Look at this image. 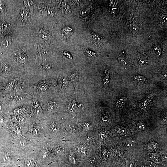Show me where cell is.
<instances>
[{
	"label": "cell",
	"instance_id": "15",
	"mask_svg": "<svg viewBox=\"0 0 167 167\" xmlns=\"http://www.w3.org/2000/svg\"><path fill=\"white\" fill-rule=\"evenodd\" d=\"M90 12L89 9H87L84 10L82 12V16L83 17H86L88 15Z\"/></svg>",
	"mask_w": 167,
	"mask_h": 167
},
{
	"label": "cell",
	"instance_id": "3",
	"mask_svg": "<svg viewBox=\"0 0 167 167\" xmlns=\"http://www.w3.org/2000/svg\"><path fill=\"white\" fill-rule=\"evenodd\" d=\"M72 31V28H70L69 26L66 27L62 30V34L66 38H69Z\"/></svg>",
	"mask_w": 167,
	"mask_h": 167
},
{
	"label": "cell",
	"instance_id": "23",
	"mask_svg": "<svg viewBox=\"0 0 167 167\" xmlns=\"http://www.w3.org/2000/svg\"><path fill=\"white\" fill-rule=\"evenodd\" d=\"M110 3L111 6L114 7H116V5H117V3H116V1L113 0L110 1Z\"/></svg>",
	"mask_w": 167,
	"mask_h": 167
},
{
	"label": "cell",
	"instance_id": "1",
	"mask_svg": "<svg viewBox=\"0 0 167 167\" xmlns=\"http://www.w3.org/2000/svg\"><path fill=\"white\" fill-rule=\"evenodd\" d=\"M104 76L103 80V85L104 87L107 88L109 85L110 81V75L108 69H107L106 70Z\"/></svg>",
	"mask_w": 167,
	"mask_h": 167
},
{
	"label": "cell",
	"instance_id": "5",
	"mask_svg": "<svg viewBox=\"0 0 167 167\" xmlns=\"http://www.w3.org/2000/svg\"><path fill=\"white\" fill-rule=\"evenodd\" d=\"M151 104L150 100L148 99H146L142 102V108L143 110L145 111H147L150 109L151 106Z\"/></svg>",
	"mask_w": 167,
	"mask_h": 167
},
{
	"label": "cell",
	"instance_id": "7",
	"mask_svg": "<svg viewBox=\"0 0 167 167\" xmlns=\"http://www.w3.org/2000/svg\"><path fill=\"white\" fill-rule=\"evenodd\" d=\"M127 98L125 97L121 98L119 100H118L116 102V104L118 108H121L125 104L127 100Z\"/></svg>",
	"mask_w": 167,
	"mask_h": 167
},
{
	"label": "cell",
	"instance_id": "8",
	"mask_svg": "<svg viewBox=\"0 0 167 167\" xmlns=\"http://www.w3.org/2000/svg\"><path fill=\"white\" fill-rule=\"evenodd\" d=\"M146 79V77L142 76L136 75L134 77V80L137 81H144Z\"/></svg>",
	"mask_w": 167,
	"mask_h": 167
},
{
	"label": "cell",
	"instance_id": "4",
	"mask_svg": "<svg viewBox=\"0 0 167 167\" xmlns=\"http://www.w3.org/2000/svg\"><path fill=\"white\" fill-rule=\"evenodd\" d=\"M130 29L132 33L136 34L138 33L139 29V25L137 21H134L131 23Z\"/></svg>",
	"mask_w": 167,
	"mask_h": 167
},
{
	"label": "cell",
	"instance_id": "17",
	"mask_svg": "<svg viewBox=\"0 0 167 167\" xmlns=\"http://www.w3.org/2000/svg\"><path fill=\"white\" fill-rule=\"evenodd\" d=\"M167 16L166 15H163L162 16L161 18V20L163 24H164L165 25L167 24Z\"/></svg>",
	"mask_w": 167,
	"mask_h": 167
},
{
	"label": "cell",
	"instance_id": "21",
	"mask_svg": "<svg viewBox=\"0 0 167 167\" xmlns=\"http://www.w3.org/2000/svg\"><path fill=\"white\" fill-rule=\"evenodd\" d=\"M86 52L87 53V54H88V55L90 56L91 57H94L95 56V53L89 50H86Z\"/></svg>",
	"mask_w": 167,
	"mask_h": 167
},
{
	"label": "cell",
	"instance_id": "16",
	"mask_svg": "<svg viewBox=\"0 0 167 167\" xmlns=\"http://www.w3.org/2000/svg\"><path fill=\"white\" fill-rule=\"evenodd\" d=\"M48 88V86L46 85L45 84H42L39 87V90L41 91H43L46 90Z\"/></svg>",
	"mask_w": 167,
	"mask_h": 167
},
{
	"label": "cell",
	"instance_id": "10",
	"mask_svg": "<svg viewBox=\"0 0 167 167\" xmlns=\"http://www.w3.org/2000/svg\"><path fill=\"white\" fill-rule=\"evenodd\" d=\"M26 111L25 108H17L14 110V113L16 115H19L22 114Z\"/></svg>",
	"mask_w": 167,
	"mask_h": 167
},
{
	"label": "cell",
	"instance_id": "26",
	"mask_svg": "<svg viewBox=\"0 0 167 167\" xmlns=\"http://www.w3.org/2000/svg\"><path fill=\"white\" fill-rule=\"evenodd\" d=\"M163 160H165V161L166 160H167V156H166V155H164V156H163Z\"/></svg>",
	"mask_w": 167,
	"mask_h": 167
},
{
	"label": "cell",
	"instance_id": "9",
	"mask_svg": "<svg viewBox=\"0 0 167 167\" xmlns=\"http://www.w3.org/2000/svg\"><path fill=\"white\" fill-rule=\"evenodd\" d=\"M34 112L37 115H41L42 113V109L39 106H35L34 107Z\"/></svg>",
	"mask_w": 167,
	"mask_h": 167
},
{
	"label": "cell",
	"instance_id": "2",
	"mask_svg": "<svg viewBox=\"0 0 167 167\" xmlns=\"http://www.w3.org/2000/svg\"><path fill=\"white\" fill-rule=\"evenodd\" d=\"M93 39L97 46H100L103 42V39L102 37L97 34H94L93 36Z\"/></svg>",
	"mask_w": 167,
	"mask_h": 167
},
{
	"label": "cell",
	"instance_id": "19",
	"mask_svg": "<svg viewBox=\"0 0 167 167\" xmlns=\"http://www.w3.org/2000/svg\"><path fill=\"white\" fill-rule=\"evenodd\" d=\"M17 121L20 124H23L25 121L24 118L22 117H18L17 118Z\"/></svg>",
	"mask_w": 167,
	"mask_h": 167
},
{
	"label": "cell",
	"instance_id": "24",
	"mask_svg": "<svg viewBox=\"0 0 167 167\" xmlns=\"http://www.w3.org/2000/svg\"><path fill=\"white\" fill-rule=\"evenodd\" d=\"M119 151L118 150L115 149L114 150L113 154L115 157H117L119 156Z\"/></svg>",
	"mask_w": 167,
	"mask_h": 167
},
{
	"label": "cell",
	"instance_id": "11",
	"mask_svg": "<svg viewBox=\"0 0 167 167\" xmlns=\"http://www.w3.org/2000/svg\"><path fill=\"white\" fill-rule=\"evenodd\" d=\"M56 106L55 103L53 102H50L48 104V109L49 111H54L56 109Z\"/></svg>",
	"mask_w": 167,
	"mask_h": 167
},
{
	"label": "cell",
	"instance_id": "22",
	"mask_svg": "<svg viewBox=\"0 0 167 167\" xmlns=\"http://www.w3.org/2000/svg\"><path fill=\"white\" fill-rule=\"evenodd\" d=\"M156 144L155 143H150L149 144V148L151 149H155L156 148Z\"/></svg>",
	"mask_w": 167,
	"mask_h": 167
},
{
	"label": "cell",
	"instance_id": "20",
	"mask_svg": "<svg viewBox=\"0 0 167 167\" xmlns=\"http://www.w3.org/2000/svg\"><path fill=\"white\" fill-rule=\"evenodd\" d=\"M152 159L154 163H158L159 162L158 158L156 156H153L152 157Z\"/></svg>",
	"mask_w": 167,
	"mask_h": 167
},
{
	"label": "cell",
	"instance_id": "14",
	"mask_svg": "<svg viewBox=\"0 0 167 167\" xmlns=\"http://www.w3.org/2000/svg\"><path fill=\"white\" fill-rule=\"evenodd\" d=\"M32 132H33V134H38L39 132V126H33L32 129Z\"/></svg>",
	"mask_w": 167,
	"mask_h": 167
},
{
	"label": "cell",
	"instance_id": "25",
	"mask_svg": "<svg viewBox=\"0 0 167 167\" xmlns=\"http://www.w3.org/2000/svg\"><path fill=\"white\" fill-rule=\"evenodd\" d=\"M64 9H65L66 11H68V10H69V6L67 3H64Z\"/></svg>",
	"mask_w": 167,
	"mask_h": 167
},
{
	"label": "cell",
	"instance_id": "13",
	"mask_svg": "<svg viewBox=\"0 0 167 167\" xmlns=\"http://www.w3.org/2000/svg\"><path fill=\"white\" fill-rule=\"evenodd\" d=\"M146 126L143 123H140L137 125V129L138 130L141 131L146 128Z\"/></svg>",
	"mask_w": 167,
	"mask_h": 167
},
{
	"label": "cell",
	"instance_id": "12",
	"mask_svg": "<svg viewBox=\"0 0 167 167\" xmlns=\"http://www.w3.org/2000/svg\"><path fill=\"white\" fill-rule=\"evenodd\" d=\"M118 133L121 135H124L127 133L126 129L123 127L118 128Z\"/></svg>",
	"mask_w": 167,
	"mask_h": 167
},
{
	"label": "cell",
	"instance_id": "18",
	"mask_svg": "<svg viewBox=\"0 0 167 167\" xmlns=\"http://www.w3.org/2000/svg\"><path fill=\"white\" fill-rule=\"evenodd\" d=\"M2 69L3 72H7L9 71L10 68L8 66L5 65H3Z\"/></svg>",
	"mask_w": 167,
	"mask_h": 167
},
{
	"label": "cell",
	"instance_id": "6",
	"mask_svg": "<svg viewBox=\"0 0 167 167\" xmlns=\"http://www.w3.org/2000/svg\"><path fill=\"white\" fill-rule=\"evenodd\" d=\"M25 164L26 167H35L36 166L35 161L31 158L26 160L25 161Z\"/></svg>",
	"mask_w": 167,
	"mask_h": 167
}]
</instances>
